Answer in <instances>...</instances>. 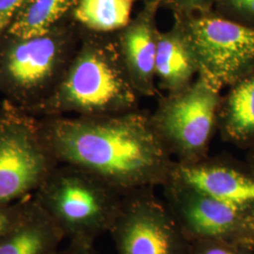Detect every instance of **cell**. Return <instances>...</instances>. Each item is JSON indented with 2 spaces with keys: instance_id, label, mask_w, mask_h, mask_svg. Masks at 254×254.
Here are the masks:
<instances>
[{
  "instance_id": "obj_1",
  "label": "cell",
  "mask_w": 254,
  "mask_h": 254,
  "mask_svg": "<svg viewBox=\"0 0 254 254\" xmlns=\"http://www.w3.org/2000/svg\"><path fill=\"white\" fill-rule=\"evenodd\" d=\"M38 119L43 140L59 164L93 174L123 196L162 187L173 168L163 140L143 119L119 114Z\"/></svg>"
},
{
  "instance_id": "obj_2",
  "label": "cell",
  "mask_w": 254,
  "mask_h": 254,
  "mask_svg": "<svg viewBox=\"0 0 254 254\" xmlns=\"http://www.w3.org/2000/svg\"><path fill=\"white\" fill-rule=\"evenodd\" d=\"M118 42L98 35L80 41L52 94L28 114L36 118L118 114L134 95Z\"/></svg>"
},
{
  "instance_id": "obj_3",
  "label": "cell",
  "mask_w": 254,
  "mask_h": 254,
  "mask_svg": "<svg viewBox=\"0 0 254 254\" xmlns=\"http://www.w3.org/2000/svg\"><path fill=\"white\" fill-rule=\"evenodd\" d=\"M70 242L93 245L109 233L124 196L93 174L59 164L33 195Z\"/></svg>"
},
{
  "instance_id": "obj_4",
  "label": "cell",
  "mask_w": 254,
  "mask_h": 254,
  "mask_svg": "<svg viewBox=\"0 0 254 254\" xmlns=\"http://www.w3.org/2000/svg\"><path fill=\"white\" fill-rule=\"evenodd\" d=\"M78 41L63 23L43 35H5L0 45V92L29 113L46 100L62 80Z\"/></svg>"
},
{
  "instance_id": "obj_5",
  "label": "cell",
  "mask_w": 254,
  "mask_h": 254,
  "mask_svg": "<svg viewBox=\"0 0 254 254\" xmlns=\"http://www.w3.org/2000/svg\"><path fill=\"white\" fill-rule=\"evenodd\" d=\"M58 165L43 140L39 119L4 99L0 107V204L35 193Z\"/></svg>"
},
{
  "instance_id": "obj_6",
  "label": "cell",
  "mask_w": 254,
  "mask_h": 254,
  "mask_svg": "<svg viewBox=\"0 0 254 254\" xmlns=\"http://www.w3.org/2000/svg\"><path fill=\"white\" fill-rule=\"evenodd\" d=\"M110 234L117 254H190V241L154 189L124 196Z\"/></svg>"
},
{
  "instance_id": "obj_7",
  "label": "cell",
  "mask_w": 254,
  "mask_h": 254,
  "mask_svg": "<svg viewBox=\"0 0 254 254\" xmlns=\"http://www.w3.org/2000/svg\"><path fill=\"white\" fill-rule=\"evenodd\" d=\"M187 41L203 78L218 88L236 81L254 66V27L235 20L194 19Z\"/></svg>"
},
{
  "instance_id": "obj_8",
  "label": "cell",
  "mask_w": 254,
  "mask_h": 254,
  "mask_svg": "<svg viewBox=\"0 0 254 254\" xmlns=\"http://www.w3.org/2000/svg\"><path fill=\"white\" fill-rule=\"evenodd\" d=\"M163 199L189 240H215L254 250V216L198 192L165 184Z\"/></svg>"
},
{
  "instance_id": "obj_9",
  "label": "cell",
  "mask_w": 254,
  "mask_h": 254,
  "mask_svg": "<svg viewBox=\"0 0 254 254\" xmlns=\"http://www.w3.org/2000/svg\"><path fill=\"white\" fill-rule=\"evenodd\" d=\"M218 87L205 78L173 101L155 129L168 151L180 162L204 158L215 125Z\"/></svg>"
},
{
  "instance_id": "obj_10",
  "label": "cell",
  "mask_w": 254,
  "mask_h": 254,
  "mask_svg": "<svg viewBox=\"0 0 254 254\" xmlns=\"http://www.w3.org/2000/svg\"><path fill=\"white\" fill-rule=\"evenodd\" d=\"M165 184L198 192L254 216V171L250 165L243 167L205 157L173 163Z\"/></svg>"
},
{
  "instance_id": "obj_11",
  "label": "cell",
  "mask_w": 254,
  "mask_h": 254,
  "mask_svg": "<svg viewBox=\"0 0 254 254\" xmlns=\"http://www.w3.org/2000/svg\"><path fill=\"white\" fill-rule=\"evenodd\" d=\"M64 238L32 196L18 221L0 239V254H55Z\"/></svg>"
},
{
  "instance_id": "obj_12",
  "label": "cell",
  "mask_w": 254,
  "mask_h": 254,
  "mask_svg": "<svg viewBox=\"0 0 254 254\" xmlns=\"http://www.w3.org/2000/svg\"><path fill=\"white\" fill-rule=\"evenodd\" d=\"M127 71L140 82L148 83L155 73L157 38L151 19L146 15L127 27L118 41Z\"/></svg>"
},
{
  "instance_id": "obj_13",
  "label": "cell",
  "mask_w": 254,
  "mask_h": 254,
  "mask_svg": "<svg viewBox=\"0 0 254 254\" xmlns=\"http://www.w3.org/2000/svg\"><path fill=\"white\" fill-rule=\"evenodd\" d=\"M223 132L234 143L254 146V66L230 92Z\"/></svg>"
},
{
  "instance_id": "obj_14",
  "label": "cell",
  "mask_w": 254,
  "mask_h": 254,
  "mask_svg": "<svg viewBox=\"0 0 254 254\" xmlns=\"http://www.w3.org/2000/svg\"><path fill=\"white\" fill-rule=\"evenodd\" d=\"M78 0H23L7 31L18 38L43 35L60 25Z\"/></svg>"
},
{
  "instance_id": "obj_15",
  "label": "cell",
  "mask_w": 254,
  "mask_h": 254,
  "mask_svg": "<svg viewBox=\"0 0 254 254\" xmlns=\"http://www.w3.org/2000/svg\"><path fill=\"white\" fill-rule=\"evenodd\" d=\"M136 0H78L72 10L76 23L92 33L127 27Z\"/></svg>"
},
{
  "instance_id": "obj_16",
  "label": "cell",
  "mask_w": 254,
  "mask_h": 254,
  "mask_svg": "<svg viewBox=\"0 0 254 254\" xmlns=\"http://www.w3.org/2000/svg\"><path fill=\"white\" fill-rule=\"evenodd\" d=\"M168 34L157 39L155 73L168 86L178 87L193 73L195 59L188 42Z\"/></svg>"
},
{
  "instance_id": "obj_17",
  "label": "cell",
  "mask_w": 254,
  "mask_h": 254,
  "mask_svg": "<svg viewBox=\"0 0 254 254\" xmlns=\"http://www.w3.org/2000/svg\"><path fill=\"white\" fill-rule=\"evenodd\" d=\"M190 254H254V250L224 241L198 240L190 242Z\"/></svg>"
},
{
  "instance_id": "obj_18",
  "label": "cell",
  "mask_w": 254,
  "mask_h": 254,
  "mask_svg": "<svg viewBox=\"0 0 254 254\" xmlns=\"http://www.w3.org/2000/svg\"><path fill=\"white\" fill-rule=\"evenodd\" d=\"M33 195L15 202L0 204V239L5 236L23 215L27 201Z\"/></svg>"
},
{
  "instance_id": "obj_19",
  "label": "cell",
  "mask_w": 254,
  "mask_h": 254,
  "mask_svg": "<svg viewBox=\"0 0 254 254\" xmlns=\"http://www.w3.org/2000/svg\"><path fill=\"white\" fill-rule=\"evenodd\" d=\"M220 3L235 21L254 27V0H220Z\"/></svg>"
},
{
  "instance_id": "obj_20",
  "label": "cell",
  "mask_w": 254,
  "mask_h": 254,
  "mask_svg": "<svg viewBox=\"0 0 254 254\" xmlns=\"http://www.w3.org/2000/svg\"><path fill=\"white\" fill-rule=\"evenodd\" d=\"M23 0H0V45Z\"/></svg>"
},
{
  "instance_id": "obj_21",
  "label": "cell",
  "mask_w": 254,
  "mask_h": 254,
  "mask_svg": "<svg viewBox=\"0 0 254 254\" xmlns=\"http://www.w3.org/2000/svg\"><path fill=\"white\" fill-rule=\"evenodd\" d=\"M55 254H98L94 250L93 245H88L83 243L70 242L69 246L62 250L58 251Z\"/></svg>"
},
{
  "instance_id": "obj_22",
  "label": "cell",
  "mask_w": 254,
  "mask_h": 254,
  "mask_svg": "<svg viewBox=\"0 0 254 254\" xmlns=\"http://www.w3.org/2000/svg\"><path fill=\"white\" fill-rule=\"evenodd\" d=\"M170 3L177 4L180 6H186V7H198L202 4H204L207 0H166Z\"/></svg>"
},
{
  "instance_id": "obj_23",
  "label": "cell",
  "mask_w": 254,
  "mask_h": 254,
  "mask_svg": "<svg viewBox=\"0 0 254 254\" xmlns=\"http://www.w3.org/2000/svg\"><path fill=\"white\" fill-rule=\"evenodd\" d=\"M250 166L253 168V170L254 171V148L253 153L251 154V157H250Z\"/></svg>"
}]
</instances>
